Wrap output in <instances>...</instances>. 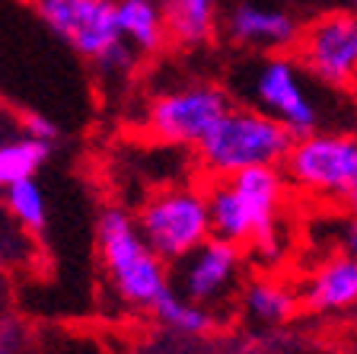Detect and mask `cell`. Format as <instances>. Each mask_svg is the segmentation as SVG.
<instances>
[{
  "label": "cell",
  "mask_w": 357,
  "mask_h": 354,
  "mask_svg": "<svg viewBox=\"0 0 357 354\" xmlns=\"http://www.w3.org/2000/svg\"><path fill=\"white\" fill-rule=\"evenodd\" d=\"M0 354H7V351H3V348H0Z\"/></svg>",
  "instance_id": "603a6c76"
},
{
  "label": "cell",
  "mask_w": 357,
  "mask_h": 354,
  "mask_svg": "<svg viewBox=\"0 0 357 354\" xmlns=\"http://www.w3.org/2000/svg\"><path fill=\"white\" fill-rule=\"evenodd\" d=\"M230 185L236 192L243 214L252 230V249L275 252L278 249V217L287 195V172L284 166H255L230 176Z\"/></svg>",
  "instance_id": "30bf717a"
},
{
  "label": "cell",
  "mask_w": 357,
  "mask_h": 354,
  "mask_svg": "<svg viewBox=\"0 0 357 354\" xmlns=\"http://www.w3.org/2000/svg\"><path fill=\"white\" fill-rule=\"evenodd\" d=\"M243 303H245V313H249L255 323L281 325L297 313L300 297L294 294L287 284H281V281L259 278L243 290Z\"/></svg>",
  "instance_id": "e0dca14e"
},
{
  "label": "cell",
  "mask_w": 357,
  "mask_h": 354,
  "mask_svg": "<svg viewBox=\"0 0 357 354\" xmlns=\"http://www.w3.org/2000/svg\"><path fill=\"white\" fill-rule=\"evenodd\" d=\"M22 131L36 140H45V144H54L58 140V125H54L48 115H38V112H26L22 115Z\"/></svg>",
  "instance_id": "ffe728a7"
},
{
  "label": "cell",
  "mask_w": 357,
  "mask_h": 354,
  "mask_svg": "<svg viewBox=\"0 0 357 354\" xmlns=\"http://www.w3.org/2000/svg\"><path fill=\"white\" fill-rule=\"evenodd\" d=\"M38 20L102 74H128L137 58L119 29L115 0H32Z\"/></svg>",
  "instance_id": "3957f363"
},
{
  "label": "cell",
  "mask_w": 357,
  "mask_h": 354,
  "mask_svg": "<svg viewBox=\"0 0 357 354\" xmlns=\"http://www.w3.org/2000/svg\"><path fill=\"white\" fill-rule=\"evenodd\" d=\"M3 205H7L10 217L20 227L32 230V233H42L45 223H48V201H45V192L36 176L20 179V182L10 185L3 192Z\"/></svg>",
  "instance_id": "d6986e66"
},
{
  "label": "cell",
  "mask_w": 357,
  "mask_h": 354,
  "mask_svg": "<svg viewBox=\"0 0 357 354\" xmlns=\"http://www.w3.org/2000/svg\"><path fill=\"white\" fill-rule=\"evenodd\" d=\"M357 303V258L348 252L326 258L310 284H306V307L316 313H335L348 310Z\"/></svg>",
  "instance_id": "7c38bea8"
},
{
  "label": "cell",
  "mask_w": 357,
  "mask_h": 354,
  "mask_svg": "<svg viewBox=\"0 0 357 354\" xmlns=\"http://www.w3.org/2000/svg\"><path fill=\"white\" fill-rule=\"evenodd\" d=\"M338 205H342L344 211H348V214H357V185H354V189H351L348 195H344L342 201H338Z\"/></svg>",
  "instance_id": "7402d4cb"
},
{
  "label": "cell",
  "mask_w": 357,
  "mask_h": 354,
  "mask_svg": "<svg viewBox=\"0 0 357 354\" xmlns=\"http://www.w3.org/2000/svg\"><path fill=\"white\" fill-rule=\"evenodd\" d=\"M239 93H243V99L249 105L278 118L297 138L319 131L322 112L316 96H312L310 83H306V67L297 58L275 52L252 61L245 67L243 80H239Z\"/></svg>",
  "instance_id": "5b68a950"
},
{
  "label": "cell",
  "mask_w": 357,
  "mask_h": 354,
  "mask_svg": "<svg viewBox=\"0 0 357 354\" xmlns=\"http://www.w3.org/2000/svg\"><path fill=\"white\" fill-rule=\"evenodd\" d=\"M284 172L294 189L316 198L342 201L357 185V134L310 131L294 140Z\"/></svg>",
  "instance_id": "52a82bcc"
},
{
  "label": "cell",
  "mask_w": 357,
  "mask_h": 354,
  "mask_svg": "<svg viewBox=\"0 0 357 354\" xmlns=\"http://www.w3.org/2000/svg\"><path fill=\"white\" fill-rule=\"evenodd\" d=\"M169 42L182 48H198L214 36L217 0H163Z\"/></svg>",
  "instance_id": "5bb4252c"
},
{
  "label": "cell",
  "mask_w": 357,
  "mask_h": 354,
  "mask_svg": "<svg viewBox=\"0 0 357 354\" xmlns=\"http://www.w3.org/2000/svg\"><path fill=\"white\" fill-rule=\"evenodd\" d=\"M96 249L105 278L128 307L153 310V303L166 290H172L169 262L156 256L137 227V217L128 214L121 205H109L99 211Z\"/></svg>",
  "instance_id": "6da1fadb"
},
{
  "label": "cell",
  "mask_w": 357,
  "mask_h": 354,
  "mask_svg": "<svg viewBox=\"0 0 357 354\" xmlns=\"http://www.w3.org/2000/svg\"><path fill=\"white\" fill-rule=\"evenodd\" d=\"M230 109L233 99L220 83H182L150 99L147 131L153 140L169 147H198Z\"/></svg>",
  "instance_id": "8992f818"
},
{
  "label": "cell",
  "mask_w": 357,
  "mask_h": 354,
  "mask_svg": "<svg viewBox=\"0 0 357 354\" xmlns=\"http://www.w3.org/2000/svg\"><path fill=\"white\" fill-rule=\"evenodd\" d=\"M208 205H211V230H214V236L236 246L252 243V230H249V221H245L243 205H239L236 192H233L230 179H211Z\"/></svg>",
  "instance_id": "2e32d148"
},
{
  "label": "cell",
  "mask_w": 357,
  "mask_h": 354,
  "mask_svg": "<svg viewBox=\"0 0 357 354\" xmlns=\"http://www.w3.org/2000/svg\"><path fill=\"white\" fill-rule=\"evenodd\" d=\"M239 272H243V246L211 236L195 252L176 262L172 284L188 300L214 307L233 294V288L239 284Z\"/></svg>",
  "instance_id": "9c48e42d"
},
{
  "label": "cell",
  "mask_w": 357,
  "mask_h": 354,
  "mask_svg": "<svg viewBox=\"0 0 357 354\" xmlns=\"http://www.w3.org/2000/svg\"><path fill=\"white\" fill-rule=\"evenodd\" d=\"M119 29L137 54H156L169 42L163 0H115Z\"/></svg>",
  "instance_id": "4fadbf2b"
},
{
  "label": "cell",
  "mask_w": 357,
  "mask_h": 354,
  "mask_svg": "<svg viewBox=\"0 0 357 354\" xmlns=\"http://www.w3.org/2000/svg\"><path fill=\"white\" fill-rule=\"evenodd\" d=\"M134 217L144 239L169 265H176L178 258H185L214 236L208 189H195V185H172L147 195Z\"/></svg>",
  "instance_id": "277c9868"
},
{
  "label": "cell",
  "mask_w": 357,
  "mask_h": 354,
  "mask_svg": "<svg viewBox=\"0 0 357 354\" xmlns=\"http://www.w3.org/2000/svg\"><path fill=\"white\" fill-rule=\"evenodd\" d=\"M48 150H52V144L36 140L29 134H22L16 140H0V195L20 179L36 176L48 160Z\"/></svg>",
  "instance_id": "ac0fdd59"
},
{
  "label": "cell",
  "mask_w": 357,
  "mask_h": 354,
  "mask_svg": "<svg viewBox=\"0 0 357 354\" xmlns=\"http://www.w3.org/2000/svg\"><path fill=\"white\" fill-rule=\"evenodd\" d=\"M342 249L357 258V214H351L348 223L342 227Z\"/></svg>",
  "instance_id": "44dd1931"
},
{
  "label": "cell",
  "mask_w": 357,
  "mask_h": 354,
  "mask_svg": "<svg viewBox=\"0 0 357 354\" xmlns=\"http://www.w3.org/2000/svg\"><path fill=\"white\" fill-rule=\"evenodd\" d=\"M297 134L255 105H233L195 147L198 166L211 179H230L255 166H284Z\"/></svg>",
  "instance_id": "7a4b0ae2"
},
{
  "label": "cell",
  "mask_w": 357,
  "mask_h": 354,
  "mask_svg": "<svg viewBox=\"0 0 357 354\" xmlns=\"http://www.w3.org/2000/svg\"><path fill=\"white\" fill-rule=\"evenodd\" d=\"M227 38L236 42L239 48H252V52H290L300 42V26L287 10L265 7L255 0H239L227 10Z\"/></svg>",
  "instance_id": "8fae6325"
},
{
  "label": "cell",
  "mask_w": 357,
  "mask_h": 354,
  "mask_svg": "<svg viewBox=\"0 0 357 354\" xmlns=\"http://www.w3.org/2000/svg\"><path fill=\"white\" fill-rule=\"evenodd\" d=\"M297 61L326 87L357 83V13L332 10L306 22L297 42Z\"/></svg>",
  "instance_id": "ba28073f"
},
{
  "label": "cell",
  "mask_w": 357,
  "mask_h": 354,
  "mask_svg": "<svg viewBox=\"0 0 357 354\" xmlns=\"http://www.w3.org/2000/svg\"><path fill=\"white\" fill-rule=\"evenodd\" d=\"M150 313L156 316L160 325H166V329L176 332V335H185V339H204L217 323L214 313H211V307L188 300V297L178 294L176 288L166 290V294L153 303V310Z\"/></svg>",
  "instance_id": "9a60e30c"
}]
</instances>
